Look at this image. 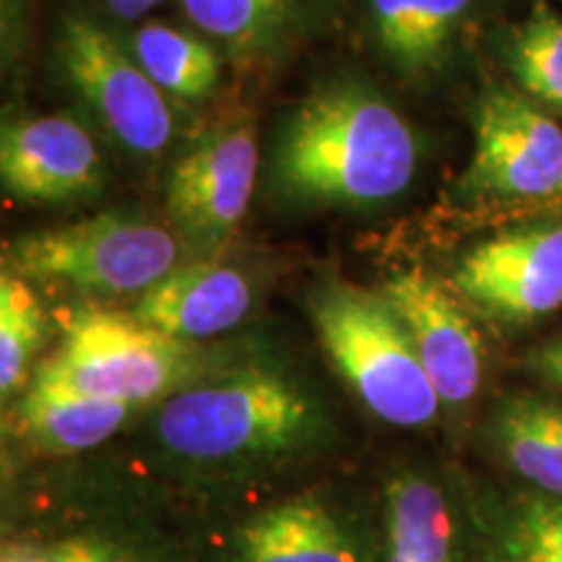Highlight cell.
<instances>
[{"instance_id": "obj_1", "label": "cell", "mask_w": 562, "mask_h": 562, "mask_svg": "<svg viewBox=\"0 0 562 562\" xmlns=\"http://www.w3.org/2000/svg\"><path fill=\"white\" fill-rule=\"evenodd\" d=\"M417 172L409 123L372 91L339 83L292 112L273 157V180L297 201L370 206L402 195Z\"/></svg>"}, {"instance_id": "obj_2", "label": "cell", "mask_w": 562, "mask_h": 562, "mask_svg": "<svg viewBox=\"0 0 562 562\" xmlns=\"http://www.w3.org/2000/svg\"><path fill=\"white\" fill-rule=\"evenodd\" d=\"M315 398L273 370H237L165 398L154 435L172 459L203 469L261 467L318 438Z\"/></svg>"}, {"instance_id": "obj_3", "label": "cell", "mask_w": 562, "mask_h": 562, "mask_svg": "<svg viewBox=\"0 0 562 562\" xmlns=\"http://www.w3.org/2000/svg\"><path fill=\"white\" fill-rule=\"evenodd\" d=\"M307 305L328 360L378 419L425 427L438 417V391L383 292L331 281L318 286Z\"/></svg>"}, {"instance_id": "obj_4", "label": "cell", "mask_w": 562, "mask_h": 562, "mask_svg": "<svg viewBox=\"0 0 562 562\" xmlns=\"http://www.w3.org/2000/svg\"><path fill=\"white\" fill-rule=\"evenodd\" d=\"M32 378H42L83 396L140 406L170 398L206 378L195 344L146 326L133 313H74L63 328L58 351L42 360Z\"/></svg>"}, {"instance_id": "obj_5", "label": "cell", "mask_w": 562, "mask_h": 562, "mask_svg": "<svg viewBox=\"0 0 562 562\" xmlns=\"http://www.w3.org/2000/svg\"><path fill=\"white\" fill-rule=\"evenodd\" d=\"M175 266L178 240L170 229L115 211L21 235L5 252L9 273L100 297H140Z\"/></svg>"}, {"instance_id": "obj_6", "label": "cell", "mask_w": 562, "mask_h": 562, "mask_svg": "<svg viewBox=\"0 0 562 562\" xmlns=\"http://www.w3.org/2000/svg\"><path fill=\"white\" fill-rule=\"evenodd\" d=\"M463 188L501 199L562 193V125L510 87L484 91L474 117V154Z\"/></svg>"}, {"instance_id": "obj_7", "label": "cell", "mask_w": 562, "mask_h": 562, "mask_svg": "<svg viewBox=\"0 0 562 562\" xmlns=\"http://www.w3.org/2000/svg\"><path fill=\"white\" fill-rule=\"evenodd\" d=\"M58 53L68 81L123 146L159 154L170 144L172 112L165 91L110 32L94 21L66 19Z\"/></svg>"}, {"instance_id": "obj_8", "label": "cell", "mask_w": 562, "mask_h": 562, "mask_svg": "<svg viewBox=\"0 0 562 562\" xmlns=\"http://www.w3.org/2000/svg\"><path fill=\"white\" fill-rule=\"evenodd\" d=\"M453 286L490 318L529 323L562 307V224H533L467 252Z\"/></svg>"}, {"instance_id": "obj_9", "label": "cell", "mask_w": 562, "mask_h": 562, "mask_svg": "<svg viewBox=\"0 0 562 562\" xmlns=\"http://www.w3.org/2000/svg\"><path fill=\"white\" fill-rule=\"evenodd\" d=\"M258 175L250 125L214 133L175 161L167 182V214L188 240L214 248L243 222Z\"/></svg>"}, {"instance_id": "obj_10", "label": "cell", "mask_w": 562, "mask_h": 562, "mask_svg": "<svg viewBox=\"0 0 562 562\" xmlns=\"http://www.w3.org/2000/svg\"><path fill=\"white\" fill-rule=\"evenodd\" d=\"M442 404L472 402L482 383V339L461 302L432 273L412 269L383 284Z\"/></svg>"}, {"instance_id": "obj_11", "label": "cell", "mask_w": 562, "mask_h": 562, "mask_svg": "<svg viewBox=\"0 0 562 562\" xmlns=\"http://www.w3.org/2000/svg\"><path fill=\"white\" fill-rule=\"evenodd\" d=\"M0 178L26 203H66L100 193L104 167L97 144L76 121L30 117L3 128Z\"/></svg>"}, {"instance_id": "obj_12", "label": "cell", "mask_w": 562, "mask_h": 562, "mask_svg": "<svg viewBox=\"0 0 562 562\" xmlns=\"http://www.w3.org/2000/svg\"><path fill=\"white\" fill-rule=\"evenodd\" d=\"M248 279L222 263L175 266L136 300L133 315L146 326L195 344L232 331L250 313Z\"/></svg>"}, {"instance_id": "obj_13", "label": "cell", "mask_w": 562, "mask_h": 562, "mask_svg": "<svg viewBox=\"0 0 562 562\" xmlns=\"http://www.w3.org/2000/svg\"><path fill=\"white\" fill-rule=\"evenodd\" d=\"M240 562H364L360 544L336 513L315 497H294L243 524Z\"/></svg>"}, {"instance_id": "obj_14", "label": "cell", "mask_w": 562, "mask_h": 562, "mask_svg": "<svg viewBox=\"0 0 562 562\" xmlns=\"http://www.w3.org/2000/svg\"><path fill=\"white\" fill-rule=\"evenodd\" d=\"M133 409L136 406L83 396L42 378H32L30 389L13 412V425L37 451L81 453L110 440L128 422Z\"/></svg>"}, {"instance_id": "obj_15", "label": "cell", "mask_w": 562, "mask_h": 562, "mask_svg": "<svg viewBox=\"0 0 562 562\" xmlns=\"http://www.w3.org/2000/svg\"><path fill=\"white\" fill-rule=\"evenodd\" d=\"M492 442L505 463L537 492L562 501V404L518 393L492 414Z\"/></svg>"}, {"instance_id": "obj_16", "label": "cell", "mask_w": 562, "mask_h": 562, "mask_svg": "<svg viewBox=\"0 0 562 562\" xmlns=\"http://www.w3.org/2000/svg\"><path fill=\"white\" fill-rule=\"evenodd\" d=\"M480 562H562V501L537 490L492 501L476 518Z\"/></svg>"}, {"instance_id": "obj_17", "label": "cell", "mask_w": 562, "mask_h": 562, "mask_svg": "<svg viewBox=\"0 0 562 562\" xmlns=\"http://www.w3.org/2000/svg\"><path fill=\"white\" fill-rule=\"evenodd\" d=\"M385 503V562L453 560V516L438 484L404 472L391 480Z\"/></svg>"}, {"instance_id": "obj_18", "label": "cell", "mask_w": 562, "mask_h": 562, "mask_svg": "<svg viewBox=\"0 0 562 562\" xmlns=\"http://www.w3.org/2000/svg\"><path fill=\"white\" fill-rule=\"evenodd\" d=\"M472 0H372L383 53L402 70H427L442 58Z\"/></svg>"}, {"instance_id": "obj_19", "label": "cell", "mask_w": 562, "mask_h": 562, "mask_svg": "<svg viewBox=\"0 0 562 562\" xmlns=\"http://www.w3.org/2000/svg\"><path fill=\"white\" fill-rule=\"evenodd\" d=\"M138 66L165 91L182 100H203L220 83V58L206 42L167 24L140 26L133 40Z\"/></svg>"}, {"instance_id": "obj_20", "label": "cell", "mask_w": 562, "mask_h": 562, "mask_svg": "<svg viewBox=\"0 0 562 562\" xmlns=\"http://www.w3.org/2000/svg\"><path fill=\"white\" fill-rule=\"evenodd\" d=\"M50 321L26 279L3 271L0 277V391L16 393L34 375V362L45 349Z\"/></svg>"}, {"instance_id": "obj_21", "label": "cell", "mask_w": 562, "mask_h": 562, "mask_svg": "<svg viewBox=\"0 0 562 562\" xmlns=\"http://www.w3.org/2000/svg\"><path fill=\"white\" fill-rule=\"evenodd\" d=\"M300 0H182L199 30L235 55H261L281 37Z\"/></svg>"}, {"instance_id": "obj_22", "label": "cell", "mask_w": 562, "mask_h": 562, "mask_svg": "<svg viewBox=\"0 0 562 562\" xmlns=\"http://www.w3.org/2000/svg\"><path fill=\"white\" fill-rule=\"evenodd\" d=\"M510 68L524 91L562 112V19L537 5L510 42Z\"/></svg>"}, {"instance_id": "obj_23", "label": "cell", "mask_w": 562, "mask_h": 562, "mask_svg": "<svg viewBox=\"0 0 562 562\" xmlns=\"http://www.w3.org/2000/svg\"><path fill=\"white\" fill-rule=\"evenodd\" d=\"M47 562H140L125 547L108 539H66L42 550Z\"/></svg>"}, {"instance_id": "obj_24", "label": "cell", "mask_w": 562, "mask_h": 562, "mask_svg": "<svg viewBox=\"0 0 562 562\" xmlns=\"http://www.w3.org/2000/svg\"><path fill=\"white\" fill-rule=\"evenodd\" d=\"M531 362H533V370H537L539 375L562 389V336L560 339L547 341L542 349L533 351Z\"/></svg>"}, {"instance_id": "obj_25", "label": "cell", "mask_w": 562, "mask_h": 562, "mask_svg": "<svg viewBox=\"0 0 562 562\" xmlns=\"http://www.w3.org/2000/svg\"><path fill=\"white\" fill-rule=\"evenodd\" d=\"M157 3H161V0H108L110 11L125 21L140 19L144 13H149Z\"/></svg>"}, {"instance_id": "obj_26", "label": "cell", "mask_w": 562, "mask_h": 562, "mask_svg": "<svg viewBox=\"0 0 562 562\" xmlns=\"http://www.w3.org/2000/svg\"><path fill=\"white\" fill-rule=\"evenodd\" d=\"M3 562H47L42 550H21V547H11L3 552Z\"/></svg>"}]
</instances>
